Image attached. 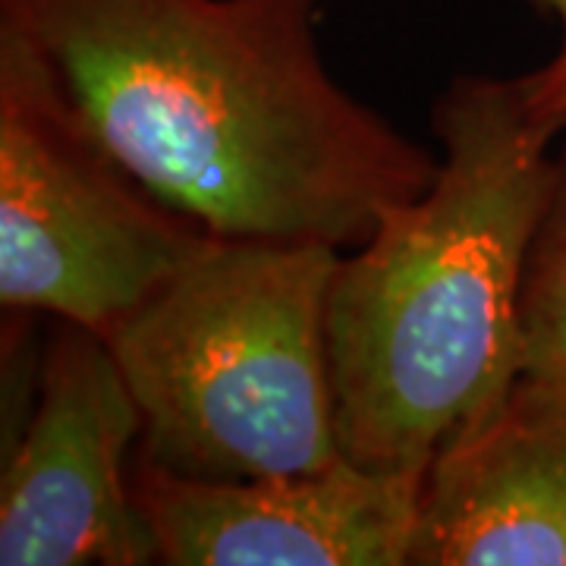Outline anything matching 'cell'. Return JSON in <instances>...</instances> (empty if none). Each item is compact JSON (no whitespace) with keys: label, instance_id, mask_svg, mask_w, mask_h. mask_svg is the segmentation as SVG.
Listing matches in <instances>:
<instances>
[{"label":"cell","instance_id":"cell-4","mask_svg":"<svg viewBox=\"0 0 566 566\" xmlns=\"http://www.w3.org/2000/svg\"><path fill=\"white\" fill-rule=\"evenodd\" d=\"M214 233L161 202L0 22V303L107 337Z\"/></svg>","mask_w":566,"mask_h":566},{"label":"cell","instance_id":"cell-7","mask_svg":"<svg viewBox=\"0 0 566 566\" xmlns=\"http://www.w3.org/2000/svg\"><path fill=\"white\" fill-rule=\"evenodd\" d=\"M409 566H566V387L523 375L428 465Z\"/></svg>","mask_w":566,"mask_h":566},{"label":"cell","instance_id":"cell-3","mask_svg":"<svg viewBox=\"0 0 566 566\" xmlns=\"http://www.w3.org/2000/svg\"><path fill=\"white\" fill-rule=\"evenodd\" d=\"M337 245L211 237L104 340L142 412L139 453L189 479L340 463L324 305Z\"/></svg>","mask_w":566,"mask_h":566},{"label":"cell","instance_id":"cell-1","mask_svg":"<svg viewBox=\"0 0 566 566\" xmlns=\"http://www.w3.org/2000/svg\"><path fill=\"white\" fill-rule=\"evenodd\" d=\"M322 0H0L104 148L214 237L356 249L438 158L324 66Z\"/></svg>","mask_w":566,"mask_h":566},{"label":"cell","instance_id":"cell-2","mask_svg":"<svg viewBox=\"0 0 566 566\" xmlns=\"http://www.w3.org/2000/svg\"><path fill=\"white\" fill-rule=\"evenodd\" d=\"M431 129V186L340 252L324 305L344 457L416 479L523 378L520 293L554 182L526 76H457Z\"/></svg>","mask_w":566,"mask_h":566},{"label":"cell","instance_id":"cell-8","mask_svg":"<svg viewBox=\"0 0 566 566\" xmlns=\"http://www.w3.org/2000/svg\"><path fill=\"white\" fill-rule=\"evenodd\" d=\"M523 375L566 387V142L554 155V182L532 237L520 293Z\"/></svg>","mask_w":566,"mask_h":566},{"label":"cell","instance_id":"cell-6","mask_svg":"<svg viewBox=\"0 0 566 566\" xmlns=\"http://www.w3.org/2000/svg\"><path fill=\"white\" fill-rule=\"evenodd\" d=\"M129 488L167 566H406L422 479L340 463L189 479L133 453Z\"/></svg>","mask_w":566,"mask_h":566},{"label":"cell","instance_id":"cell-9","mask_svg":"<svg viewBox=\"0 0 566 566\" xmlns=\"http://www.w3.org/2000/svg\"><path fill=\"white\" fill-rule=\"evenodd\" d=\"M560 25L557 54L535 73H526V111L532 126L554 142L566 133V0H528Z\"/></svg>","mask_w":566,"mask_h":566},{"label":"cell","instance_id":"cell-5","mask_svg":"<svg viewBox=\"0 0 566 566\" xmlns=\"http://www.w3.org/2000/svg\"><path fill=\"white\" fill-rule=\"evenodd\" d=\"M0 475L3 566L158 564L129 463L142 412L102 334L54 318Z\"/></svg>","mask_w":566,"mask_h":566}]
</instances>
